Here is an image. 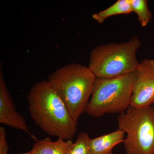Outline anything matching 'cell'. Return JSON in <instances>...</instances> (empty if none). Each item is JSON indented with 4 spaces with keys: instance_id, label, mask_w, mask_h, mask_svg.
<instances>
[{
    "instance_id": "cell-8",
    "label": "cell",
    "mask_w": 154,
    "mask_h": 154,
    "mask_svg": "<svg viewBox=\"0 0 154 154\" xmlns=\"http://www.w3.org/2000/svg\"><path fill=\"white\" fill-rule=\"evenodd\" d=\"M125 132L118 128L110 133L91 139L90 140V149L92 154H113L115 146L123 143Z\"/></svg>"
},
{
    "instance_id": "cell-9",
    "label": "cell",
    "mask_w": 154,
    "mask_h": 154,
    "mask_svg": "<svg viewBox=\"0 0 154 154\" xmlns=\"http://www.w3.org/2000/svg\"><path fill=\"white\" fill-rule=\"evenodd\" d=\"M73 143L71 140L58 138L53 141L47 137L36 141L30 152L32 154H69Z\"/></svg>"
},
{
    "instance_id": "cell-4",
    "label": "cell",
    "mask_w": 154,
    "mask_h": 154,
    "mask_svg": "<svg viewBox=\"0 0 154 154\" xmlns=\"http://www.w3.org/2000/svg\"><path fill=\"white\" fill-rule=\"evenodd\" d=\"M136 71L111 78H96L86 112L95 118L120 113L130 106Z\"/></svg>"
},
{
    "instance_id": "cell-3",
    "label": "cell",
    "mask_w": 154,
    "mask_h": 154,
    "mask_svg": "<svg viewBox=\"0 0 154 154\" xmlns=\"http://www.w3.org/2000/svg\"><path fill=\"white\" fill-rule=\"evenodd\" d=\"M141 45L137 36L121 43L100 45L91 51L88 67L96 78L111 79L133 72L139 64L136 53Z\"/></svg>"
},
{
    "instance_id": "cell-6",
    "label": "cell",
    "mask_w": 154,
    "mask_h": 154,
    "mask_svg": "<svg viewBox=\"0 0 154 154\" xmlns=\"http://www.w3.org/2000/svg\"><path fill=\"white\" fill-rule=\"evenodd\" d=\"M154 102V59H145L136 70L130 106L141 109L151 106Z\"/></svg>"
},
{
    "instance_id": "cell-5",
    "label": "cell",
    "mask_w": 154,
    "mask_h": 154,
    "mask_svg": "<svg viewBox=\"0 0 154 154\" xmlns=\"http://www.w3.org/2000/svg\"><path fill=\"white\" fill-rule=\"evenodd\" d=\"M117 120L118 128L126 134V154H154V105L141 109L129 106Z\"/></svg>"
},
{
    "instance_id": "cell-13",
    "label": "cell",
    "mask_w": 154,
    "mask_h": 154,
    "mask_svg": "<svg viewBox=\"0 0 154 154\" xmlns=\"http://www.w3.org/2000/svg\"><path fill=\"white\" fill-rule=\"evenodd\" d=\"M9 146L7 141V131L5 128L0 127V154L8 153Z\"/></svg>"
},
{
    "instance_id": "cell-10",
    "label": "cell",
    "mask_w": 154,
    "mask_h": 154,
    "mask_svg": "<svg viewBox=\"0 0 154 154\" xmlns=\"http://www.w3.org/2000/svg\"><path fill=\"white\" fill-rule=\"evenodd\" d=\"M132 12L130 0H118L109 8L93 14L92 18L98 23L102 24L109 17L119 14H128Z\"/></svg>"
},
{
    "instance_id": "cell-7",
    "label": "cell",
    "mask_w": 154,
    "mask_h": 154,
    "mask_svg": "<svg viewBox=\"0 0 154 154\" xmlns=\"http://www.w3.org/2000/svg\"><path fill=\"white\" fill-rule=\"evenodd\" d=\"M2 64L0 66V123L20 130L37 141L30 132L25 117L17 111L3 75Z\"/></svg>"
},
{
    "instance_id": "cell-11",
    "label": "cell",
    "mask_w": 154,
    "mask_h": 154,
    "mask_svg": "<svg viewBox=\"0 0 154 154\" xmlns=\"http://www.w3.org/2000/svg\"><path fill=\"white\" fill-rule=\"evenodd\" d=\"M132 12L137 15L138 20L143 28L147 26L152 18L147 0H130Z\"/></svg>"
},
{
    "instance_id": "cell-1",
    "label": "cell",
    "mask_w": 154,
    "mask_h": 154,
    "mask_svg": "<svg viewBox=\"0 0 154 154\" xmlns=\"http://www.w3.org/2000/svg\"><path fill=\"white\" fill-rule=\"evenodd\" d=\"M28 109L34 123L50 136L72 139L78 122L47 80L34 84L27 96Z\"/></svg>"
},
{
    "instance_id": "cell-14",
    "label": "cell",
    "mask_w": 154,
    "mask_h": 154,
    "mask_svg": "<svg viewBox=\"0 0 154 154\" xmlns=\"http://www.w3.org/2000/svg\"><path fill=\"white\" fill-rule=\"evenodd\" d=\"M5 154H9L8 153H6ZM31 154V153L30 152V151H29V152H25L24 153H22V154Z\"/></svg>"
},
{
    "instance_id": "cell-15",
    "label": "cell",
    "mask_w": 154,
    "mask_h": 154,
    "mask_svg": "<svg viewBox=\"0 0 154 154\" xmlns=\"http://www.w3.org/2000/svg\"><path fill=\"white\" fill-rule=\"evenodd\" d=\"M153 105H154V103H153Z\"/></svg>"
},
{
    "instance_id": "cell-2",
    "label": "cell",
    "mask_w": 154,
    "mask_h": 154,
    "mask_svg": "<svg viewBox=\"0 0 154 154\" xmlns=\"http://www.w3.org/2000/svg\"><path fill=\"white\" fill-rule=\"evenodd\" d=\"M96 78L88 66L71 63L57 69L47 81L78 121L86 112Z\"/></svg>"
},
{
    "instance_id": "cell-12",
    "label": "cell",
    "mask_w": 154,
    "mask_h": 154,
    "mask_svg": "<svg viewBox=\"0 0 154 154\" xmlns=\"http://www.w3.org/2000/svg\"><path fill=\"white\" fill-rule=\"evenodd\" d=\"M90 139L87 132H80L69 154H92L90 147Z\"/></svg>"
}]
</instances>
